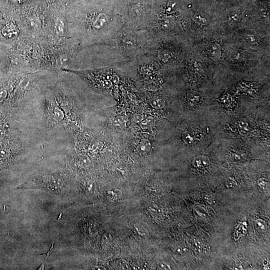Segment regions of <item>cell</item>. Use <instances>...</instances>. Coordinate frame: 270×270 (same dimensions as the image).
<instances>
[{"mask_svg":"<svg viewBox=\"0 0 270 270\" xmlns=\"http://www.w3.org/2000/svg\"><path fill=\"white\" fill-rule=\"evenodd\" d=\"M270 105L257 104L240 98L238 107L230 114L224 112L218 138H241L252 140L270 151Z\"/></svg>","mask_w":270,"mask_h":270,"instance_id":"obj_1","label":"cell"},{"mask_svg":"<svg viewBox=\"0 0 270 270\" xmlns=\"http://www.w3.org/2000/svg\"><path fill=\"white\" fill-rule=\"evenodd\" d=\"M224 110L218 103L184 118L178 128L176 148L188 156L206 152L214 140Z\"/></svg>","mask_w":270,"mask_h":270,"instance_id":"obj_2","label":"cell"},{"mask_svg":"<svg viewBox=\"0 0 270 270\" xmlns=\"http://www.w3.org/2000/svg\"><path fill=\"white\" fill-rule=\"evenodd\" d=\"M208 150L216 158L232 164H245L260 156L270 158V151L252 140L241 138H218Z\"/></svg>","mask_w":270,"mask_h":270,"instance_id":"obj_3","label":"cell"},{"mask_svg":"<svg viewBox=\"0 0 270 270\" xmlns=\"http://www.w3.org/2000/svg\"><path fill=\"white\" fill-rule=\"evenodd\" d=\"M117 12L130 28H140L148 22V0H114Z\"/></svg>","mask_w":270,"mask_h":270,"instance_id":"obj_4","label":"cell"},{"mask_svg":"<svg viewBox=\"0 0 270 270\" xmlns=\"http://www.w3.org/2000/svg\"><path fill=\"white\" fill-rule=\"evenodd\" d=\"M213 98L205 96L200 92L192 89L187 90L182 106H180L182 118L186 116L206 108L214 102Z\"/></svg>","mask_w":270,"mask_h":270,"instance_id":"obj_5","label":"cell"},{"mask_svg":"<svg viewBox=\"0 0 270 270\" xmlns=\"http://www.w3.org/2000/svg\"><path fill=\"white\" fill-rule=\"evenodd\" d=\"M190 166L191 170L198 176L210 174L213 170L212 154L210 150L204 152L198 153L190 156Z\"/></svg>","mask_w":270,"mask_h":270,"instance_id":"obj_6","label":"cell"},{"mask_svg":"<svg viewBox=\"0 0 270 270\" xmlns=\"http://www.w3.org/2000/svg\"><path fill=\"white\" fill-rule=\"evenodd\" d=\"M239 96L236 92L230 89H226L220 96L214 98V100L218 102L226 113L230 114L236 110L240 104V98Z\"/></svg>","mask_w":270,"mask_h":270,"instance_id":"obj_7","label":"cell"},{"mask_svg":"<svg viewBox=\"0 0 270 270\" xmlns=\"http://www.w3.org/2000/svg\"><path fill=\"white\" fill-rule=\"evenodd\" d=\"M46 110L47 116L53 124H60L62 123L64 117L62 108L58 106L56 103L52 102L48 104L46 107Z\"/></svg>","mask_w":270,"mask_h":270,"instance_id":"obj_8","label":"cell"},{"mask_svg":"<svg viewBox=\"0 0 270 270\" xmlns=\"http://www.w3.org/2000/svg\"><path fill=\"white\" fill-rule=\"evenodd\" d=\"M0 32L5 38L12 39L17 36L18 30L12 23L7 22L2 28Z\"/></svg>","mask_w":270,"mask_h":270,"instance_id":"obj_9","label":"cell"},{"mask_svg":"<svg viewBox=\"0 0 270 270\" xmlns=\"http://www.w3.org/2000/svg\"><path fill=\"white\" fill-rule=\"evenodd\" d=\"M106 197L110 201L116 202L120 200L122 196V192L114 187L110 188L106 192Z\"/></svg>","mask_w":270,"mask_h":270,"instance_id":"obj_10","label":"cell"},{"mask_svg":"<svg viewBox=\"0 0 270 270\" xmlns=\"http://www.w3.org/2000/svg\"><path fill=\"white\" fill-rule=\"evenodd\" d=\"M256 183L260 191L267 192L270 191L269 179L264 176H260L256 180Z\"/></svg>","mask_w":270,"mask_h":270,"instance_id":"obj_11","label":"cell"},{"mask_svg":"<svg viewBox=\"0 0 270 270\" xmlns=\"http://www.w3.org/2000/svg\"><path fill=\"white\" fill-rule=\"evenodd\" d=\"M247 231V224L246 222L240 223L236 228L234 236L236 240H238L244 236Z\"/></svg>","mask_w":270,"mask_h":270,"instance_id":"obj_12","label":"cell"},{"mask_svg":"<svg viewBox=\"0 0 270 270\" xmlns=\"http://www.w3.org/2000/svg\"><path fill=\"white\" fill-rule=\"evenodd\" d=\"M208 54L212 60H218L220 56V48L217 43L212 44L209 47Z\"/></svg>","mask_w":270,"mask_h":270,"instance_id":"obj_13","label":"cell"},{"mask_svg":"<svg viewBox=\"0 0 270 270\" xmlns=\"http://www.w3.org/2000/svg\"><path fill=\"white\" fill-rule=\"evenodd\" d=\"M150 105L153 108L160 110L166 107V102L163 98L156 97L151 100Z\"/></svg>","mask_w":270,"mask_h":270,"instance_id":"obj_14","label":"cell"},{"mask_svg":"<svg viewBox=\"0 0 270 270\" xmlns=\"http://www.w3.org/2000/svg\"><path fill=\"white\" fill-rule=\"evenodd\" d=\"M193 20L201 25H206L209 22L208 17L202 13H196L192 17Z\"/></svg>","mask_w":270,"mask_h":270,"instance_id":"obj_15","label":"cell"},{"mask_svg":"<svg viewBox=\"0 0 270 270\" xmlns=\"http://www.w3.org/2000/svg\"><path fill=\"white\" fill-rule=\"evenodd\" d=\"M151 143L148 140H142L138 146L139 150L143 152H147L151 150Z\"/></svg>","mask_w":270,"mask_h":270,"instance_id":"obj_16","label":"cell"},{"mask_svg":"<svg viewBox=\"0 0 270 270\" xmlns=\"http://www.w3.org/2000/svg\"><path fill=\"white\" fill-rule=\"evenodd\" d=\"M174 22L172 18H166L162 20L161 25L165 30H170L174 28Z\"/></svg>","mask_w":270,"mask_h":270,"instance_id":"obj_17","label":"cell"},{"mask_svg":"<svg viewBox=\"0 0 270 270\" xmlns=\"http://www.w3.org/2000/svg\"><path fill=\"white\" fill-rule=\"evenodd\" d=\"M127 118L124 116H116L114 120V125L118 128H122L126 126Z\"/></svg>","mask_w":270,"mask_h":270,"instance_id":"obj_18","label":"cell"},{"mask_svg":"<svg viewBox=\"0 0 270 270\" xmlns=\"http://www.w3.org/2000/svg\"><path fill=\"white\" fill-rule=\"evenodd\" d=\"M154 122V118L152 116H149L145 119L142 120L140 123V126L142 129H146L151 127Z\"/></svg>","mask_w":270,"mask_h":270,"instance_id":"obj_19","label":"cell"},{"mask_svg":"<svg viewBox=\"0 0 270 270\" xmlns=\"http://www.w3.org/2000/svg\"><path fill=\"white\" fill-rule=\"evenodd\" d=\"M255 226L260 232H264L267 230V226L266 222L261 219H257L256 220Z\"/></svg>","mask_w":270,"mask_h":270,"instance_id":"obj_20","label":"cell"},{"mask_svg":"<svg viewBox=\"0 0 270 270\" xmlns=\"http://www.w3.org/2000/svg\"><path fill=\"white\" fill-rule=\"evenodd\" d=\"M11 153L6 147H0V160L5 161L10 158Z\"/></svg>","mask_w":270,"mask_h":270,"instance_id":"obj_21","label":"cell"},{"mask_svg":"<svg viewBox=\"0 0 270 270\" xmlns=\"http://www.w3.org/2000/svg\"><path fill=\"white\" fill-rule=\"evenodd\" d=\"M79 164L83 167H86L90 165V160L86 155H82L78 158Z\"/></svg>","mask_w":270,"mask_h":270,"instance_id":"obj_22","label":"cell"},{"mask_svg":"<svg viewBox=\"0 0 270 270\" xmlns=\"http://www.w3.org/2000/svg\"><path fill=\"white\" fill-rule=\"evenodd\" d=\"M56 26L58 33L60 35H62L64 32V22L63 20L62 19L58 20Z\"/></svg>","mask_w":270,"mask_h":270,"instance_id":"obj_23","label":"cell"},{"mask_svg":"<svg viewBox=\"0 0 270 270\" xmlns=\"http://www.w3.org/2000/svg\"><path fill=\"white\" fill-rule=\"evenodd\" d=\"M245 38L247 42L251 44H254L258 42L257 37L255 35L252 34H246Z\"/></svg>","mask_w":270,"mask_h":270,"instance_id":"obj_24","label":"cell"},{"mask_svg":"<svg viewBox=\"0 0 270 270\" xmlns=\"http://www.w3.org/2000/svg\"><path fill=\"white\" fill-rule=\"evenodd\" d=\"M240 19V16L236 12L232 14L229 16V21L232 23H236L238 22Z\"/></svg>","mask_w":270,"mask_h":270,"instance_id":"obj_25","label":"cell"},{"mask_svg":"<svg viewBox=\"0 0 270 270\" xmlns=\"http://www.w3.org/2000/svg\"><path fill=\"white\" fill-rule=\"evenodd\" d=\"M6 134V126L2 123L0 122V140L4 138Z\"/></svg>","mask_w":270,"mask_h":270,"instance_id":"obj_26","label":"cell"},{"mask_svg":"<svg viewBox=\"0 0 270 270\" xmlns=\"http://www.w3.org/2000/svg\"><path fill=\"white\" fill-rule=\"evenodd\" d=\"M242 57V54L238 51H235L232 53L231 58L238 60H240Z\"/></svg>","mask_w":270,"mask_h":270,"instance_id":"obj_27","label":"cell"},{"mask_svg":"<svg viewBox=\"0 0 270 270\" xmlns=\"http://www.w3.org/2000/svg\"><path fill=\"white\" fill-rule=\"evenodd\" d=\"M8 94L7 91L5 89L0 90V102L2 101L6 96Z\"/></svg>","mask_w":270,"mask_h":270,"instance_id":"obj_28","label":"cell"}]
</instances>
